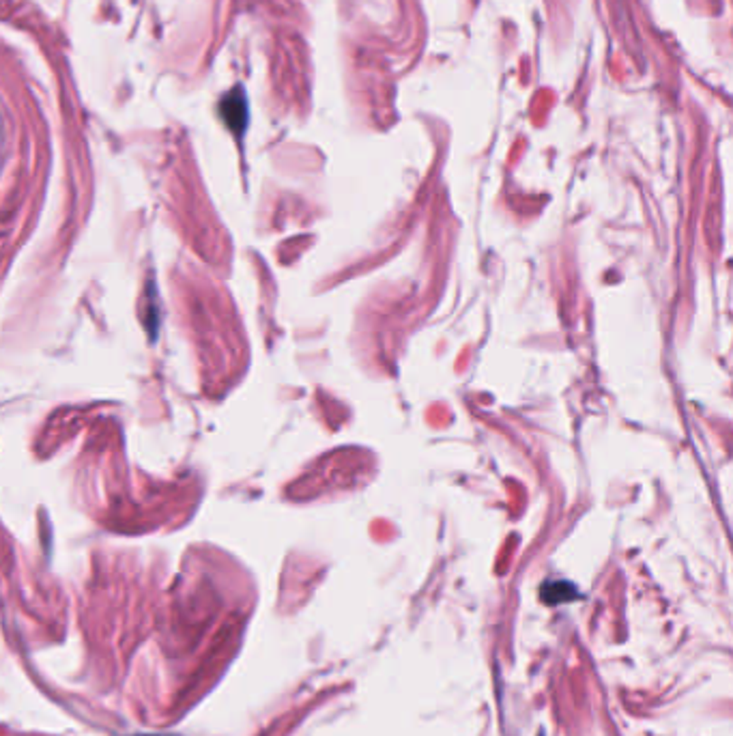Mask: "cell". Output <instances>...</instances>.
<instances>
[{
	"label": "cell",
	"mask_w": 733,
	"mask_h": 736,
	"mask_svg": "<svg viewBox=\"0 0 733 736\" xmlns=\"http://www.w3.org/2000/svg\"><path fill=\"white\" fill-rule=\"evenodd\" d=\"M221 115H224L226 126L235 134H241L248 126V104L241 90H232L229 98L221 104Z\"/></svg>",
	"instance_id": "6da1fadb"
},
{
	"label": "cell",
	"mask_w": 733,
	"mask_h": 736,
	"mask_svg": "<svg viewBox=\"0 0 733 736\" xmlns=\"http://www.w3.org/2000/svg\"><path fill=\"white\" fill-rule=\"evenodd\" d=\"M142 736H164V734H142Z\"/></svg>",
	"instance_id": "7a4b0ae2"
}]
</instances>
